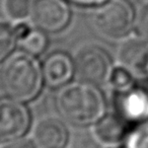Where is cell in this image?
I'll return each instance as SVG.
<instances>
[{"label":"cell","instance_id":"obj_20","mask_svg":"<svg viewBox=\"0 0 148 148\" xmlns=\"http://www.w3.org/2000/svg\"><path fill=\"white\" fill-rule=\"evenodd\" d=\"M108 148H124V146L121 147V146H119V145H114V146H108Z\"/></svg>","mask_w":148,"mask_h":148},{"label":"cell","instance_id":"obj_13","mask_svg":"<svg viewBox=\"0 0 148 148\" xmlns=\"http://www.w3.org/2000/svg\"><path fill=\"white\" fill-rule=\"evenodd\" d=\"M33 3V0H3V10L10 19L21 21L31 16Z\"/></svg>","mask_w":148,"mask_h":148},{"label":"cell","instance_id":"obj_15","mask_svg":"<svg viewBox=\"0 0 148 148\" xmlns=\"http://www.w3.org/2000/svg\"><path fill=\"white\" fill-rule=\"evenodd\" d=\"M124 142V148H148V122L131 129Z\"/></svg>","mask_w":148,"mask_h":148},{"label":"cell","instance_id":"obj_2","mask_svg":"<svg viewBox=\"0 0 148 148\" xmlns=\"http://www.w3.org/2000/svg\"><path fill=\"white\" fill-rule=\"evenodd\" d=\"M43 83L42 66L25 51L12 53L0 66V89L7 97L31 101L41 92Z\"/></svg>","mask_w":148,"mask_h":148},{"label":"cell","instance_id":"obj_4","mask_svg":"<svg viewBox=\"0 0 148 148\" xmlns=\"http://www.w3.org/2000/svg\"><path fill=\"white\" fill-rule=\"evenodd\" d=\"M76 80L101 86L109 82L114 67L108 52L95 44H85L76 50L73 57Z\"/></svg>","mask_w":148,"mask_h":148},{"label":"cell","instance_id":"obj_12","mask_svg":"<svg viewBox=\"0 0 148 148\" xmlns=\"http://www.w3.org/2000/svg\"><path fill=\"white\" fill-rule=\"evenodd\" d=\"M23 51L27 52L34 56L41 55L46 50L48 45V39L46 33L39 29H33L25 38L18 41Z\"/></svg>","mask_w":148,"mask_h":148},{"label":"cell","instance_id":"obj_16","mask_svg":"<svg viewBox=\"0 0 148 148\" xmlns=\"http://www.w3.org/2000/svg\"><path fill=\"white\" fill-rule=\"evenodd\" d=\"M134 75L126 68L117 67L114 68L110 77L109 83L116 91H124L134 86Z\"/></svg>","mask_w":148,"mask_h":148},{"label":"cell","instance_id":"obj_17","mask_svg":"<svg viewBox=\"0 0 148 148\" xmlns=\"http://www.w3.org/2000/svg\"><path fill=\"white\" fill-rule=\"evenodd\" d=\"M135 29L140 37L148 40V1L143 3L136 12Z\"/></svg>","mask_w":148,"mask_h":148},{"label":"cell","instance_id":"obj_11","mask_svg":"<svg viewBox=\"0 0 148 148\" xmlns=\"http://www.w3.org/2000/svg\"><path fill=\"white\" fill-rule=\"evenodd\" d=\"M131 124L115 112L105 114L93 125L92 132L97 142L107 146H114L125 141L131 131Z\"/></svg>","mask_w":148,"mask_h":148},{"label":"cell","instance_id":"obj_6","mask_svg":"<svg viewBox=\"0 0 148 148\" xmlns=\"http://www.w3.org/2000/svg\"><path fill=\"white\" fill-rule=\"evenodd\" d=\"M31 17L37 29L57 34L69 23L70 9L64 0H35Z\"/></svg>","mask_w":148,"mask_h":148},{"label":"cell","instance_id":"obj_9","mask_svg":"<svg viewBox=\"0 0 148 148\" xmlns=\"http://www.w3.org/2000/svg\"><path fill=\"white\" fill-rule=\"evenodd\" d=\"M68 138L64 122L55 117L39 119L32 131V140L38 148H65Z\"/></svg>","mask_w":148,"mask_h":148},{"label":"cell","instance_id":"obj_10","mask_svg":"<svg viewBox=\"0 0 148 148\" xmlns=\"http://www.w3.org/2000/svg\"><path fill=\"white\" fill-rule=\"evenodd\" d=\"M44 82L48 87L60 88L69 83L74 76L73 58L64 52L48 55L42 65Z\"/></svg>","mask_w":148,"mask_h":148},{"label":"cell","instance_id":"obj_7","mask_svg":"<svg viewBox=\"0 0 148 148\" xmlns=\"http://www.w3.org/2000/svg\"><path fill=\"white\" fill-rule=\"evenodd\" d=\"M116 112L131 125L148 122V90L132 86L118 91L116 97Z\"/></svg>","mask_w":148,"mask_h":148},{"label":"cell","instance_id":"obj_18","mask_svg":"<svg viewBox=\"0 0 148 148\" xmlns=\"http://www.w3.org/2000/svg\"><path fill=\"white\" fill-rule=\"evenodd\" d=\"M0 148H38L32 139H25L21 137L18 139L5 142Z\"/></svg>","mask_w":148,"mask_h":148},{"label":"cell","instance_id":"obj_14","mask_svg":"<svg viewBox=\"0 0 148 148\" xmlns=\"http://www.w3.org/2000/svg\"><path fill=\"white\" fill-rule=\"evenodd\" d=\"M16 44L17 38L13 27L0 21V63L12 54Z\"/></svg>","mask_w":148,"mask_h":148},{"label":"cell","instance_id":"obj_8","mask_svg":"<svg viewBox=\"0 0 148 148\" xmlns=\"http://www.w3.org/2000/svg\"><path fill=\"white\" fill-rule=\"evenodd\" d=\"M118 60L133 75L148 78V40L139 36L125 41L118 50Z\"/></svg>","mask_w":148,"mask_h":148},{"label":"cell","instance_id":"obj_1","mask_svg":"<svg viewBox=\"0 0 148 148\" xmlns=\"http://www.w3.org/2000/svg\"><path fill=\"white\" fill-rule=\"evenodd\" d=\"M55 106L61 119L75 127L93 126L106 114L105 97L97 86L78 80L60 87Z\"/></svg>","mask_w":148,"mask_h":148},{"label":"cell","instance_id":"obj_5","mask_svg":"<svg viewBox=\"0 0 148 148\" xmlns=\"http://www.w3.org/2000/svg\"><path fill=\"white\" fill-rule=\"evenodd\" d=\"M29 124V112L23 101L7 97L0 99V142L23 137Z\"/></svg>","mask_w":148,"mask_h":148},{"label":"cell","instance_id":"obj_19","mask_svg":"<svg viewBox=\"0 0 148 148\" xmlns=\"http://www.w3.org/2000/svg\"><path fill=\"white\" fill-rule=\"evenodd\" d=\"M67 1L79 6H99L107 0H67Z\"/></svg>","mask_w":148,"mask_h":148},{"label":"cell","instance_id":"obj_3","mask_svg":"<svg viewBox=\"0 0 148 148\" xmlns=\"http://www.w3.org/2000/svg\"><path fill=\"white\" fill-rule=\"evenodd\" d=\"M136 13L128 0H107L91 14V23L101 37L109 40L125 38L135 27Z\"/></svg>","mask_w":148,"mask_h":148}]
</instances>
